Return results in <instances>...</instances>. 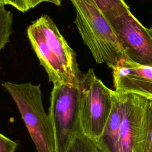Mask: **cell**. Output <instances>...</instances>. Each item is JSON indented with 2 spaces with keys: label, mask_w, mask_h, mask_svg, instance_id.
Listing matches in <instances>:
<instances>
[{
  "label": "cell",
  "mask_w": 152,
  "mask_h": 152,
  "mask_svg": "<svg viewBox=\"0 0 152 152\" xmlns=\"http://www.w3.org/2000/svg\"><path fill=\"white\" fill-rule=\"evenodd\" d=\"M148 99L112 90V107L104 130L94 142L101 152H142L147 128Z\"/></svg>",
  "instance_id": "cell-1"
},
{
  "label": "cell",
  "mask_w": 152,
  "mask_h": 152,
  "mask_svg": "<svg viewBox=\"0 0 152 152\" xmlns=\"http://www.w3.org/2000/svg\"><path fill=\"white\" fill-rule=\"evenodd\" d=\"M27 35L49 81L80 83L82 75L74 50L61 34L53 20L43 14L27 28Z\"/></svg>",
  "instance_id": "cell-2"
},
{
  "label": "cell",
  "mask_w": 152,
  "mask_h": 152,
  "mask_svg": "<svg viewBox=\"0 0 152 152\" xmlns=\"http://www.w3.org/2000/svg\"><path fill=\"white\" fill-rule=\"evenodd\" d=\"M75 9L74 23L97 64L111 69L128 59L109 21L93 0H69Z\"/></svg>",
  "instance_id": "cell-3"
},
{
  "label": "cell",
  "mask_w": 152,
  "mask_h": 152,
  "mask_svg": "<svg viewBox=\"0 0 152 152\" xmlns=\"http://www.w3.org/2000/svg\"><path fill=\"white\" fill-rule=\"evenodd\" d=\"M2 86L15 102L37 152H54L53 129L43 107L40 84L5 81Z\"/></svg>",
  "instance_id": "cell-4"
},
{
  "label": "cell",
  "mask_w": 152,
  "mask_h": 152,
  "mask_svg": "<svg viewBox=\"0 0 152 152\" xmlns=\"http://www.w3.org/2000/svg\"><path fill=\"white\" fill-rule=\"evenodd\" d=\"M80 83H55L50 94L48 115L55 142L54 152H66L82 132Z\"/></svg>",
  "instance_id": "cell-5"
},
{
  "label": "cell",
  "mask_w": 152,
  "mask_h": 152,
  "mask_svg": "<svg viewBox=\"0 0 152 152\" xmlns=\"http://www.w3.org/2000/svg\"><path fill=\"white\" fill-rule=\"evenodd\" d=\"M80 113L84 135L95 142L102 135L112 107V90L98 78L93 68L80 81Z\"/></svg>",
  "instance_id": "cell-6"
},
{
  "label": "cell",
  "mask_w": 152,
  "mask_h": 152,
  "mask_svg": "<svg viewBox=\"0 0 152 152\" xmlns=\"http://www.w3.org/2000/svg\"><path fill=\"white\" fill-rule=\"evenodd\" d=\"M128 60L152 66V31L131 12H124L109 20Z\"/></svg>",
  "instance_id": "cell-7"
},
{
  "label": "cell",
  "mask_w": 152,
  "mask_h": 152,
  "mask_svg": "<svg viewBox=\"0 0 152 152\" xmlns=\"http://www.w3.org/2000/svg\"><path fill=\"white\" fill-rule=\"evenodd\" d=\"M112 69L116 91L152 99V66L124 59Z\"/></svg>",
  "instance_id": "cell-8"
},
{
  "label": "cell",
  "mask_w": 152,
  "mask_h": 152,
  "mask_svg": "<svg viewBox=\"0 0 152 152\" xmlns=\"http://www.w3.org/2000/svg\"><path fill=\"white\" fill-rule=\"evenodd\" d=\"M107 20L129 10L125 0H93Z\"/></svg>",
  "instance_id": "cell-9"
},
{
  "label": "cell",
  "mask_w": 152,
  "mask_h": 152,
  "mask_svg": "<svg viewBox=\"0 0 152 152\" xmlns=\"http://www.w3.org/2000/svg\"><path fill=\"white\" fill-rule=\"evenodd\" d=\"M13 15L4 5L0 7V51L10 42L12 33Z\"/></svg>",
  "instance_id": "cell-10"
},
{
  "label": "cell",
  "mask_w": 152,
  "mask_h": 152,
  "mask_svg": "<svg viewBox=\"0 0 152 152\" xmlns=\"http://www.w3.org/2000/svg\"><path fill=\"white\" fill-rule=\"evenodd\" d=\"M2 1L4 5H11L22 12H27L44 2H49L56 6L61 5V0H2Z\"/></svg>",
  "instance_id": "cell-11"
},
{
  "label": "cell",
  "mask_w": 152,
  "mask_h": 152,
  "mask_svg": "<svg viewBox=\"0 0 152 152\" xmlns=\"http://www.w3.org/2000/svg\"><path fill=\"white\" fill-rule=\"evenodd\" d=\"M66 152H101L94 142L83 134L77 137Z\"/></svg>",
  "instance_id": "cell-12"
},
{
  "label": "cell",
  "mask_w": 152,
  "mask_h": 152,
  "mask_svg": "<svg viewBox=\"0 0 152 152\" xmlns=\"http://www.w3.org/2000/svg\"><path fill=\"white\" fill-rule=\"evenodd\" d=\"M147 119V135L142 152H152V99H148Z\"/></svg>",
  "instance_id": "cell-13"
},
{
  "label": "cell",
  "mask_w": 152,
  "mask_h": 152,
  "mask_svg": "<svg viewBox=\"0 0 152 152\" xmlns=\"http://www.w3.org/2000/svg\"><path fill=\"white\" fill-rule=\"evenodd\" d=\"M17 143L0 132V152H15Z\"/></svg>",
  "instance_id": "cell-14"
},
{
  "label": "cell",
  "mask_w": 152,
  "mask_h": 152,
  "mask_svg": "<svg viewBox=\"0 0 152 152\" xmlns=\"http://www.w3.org/2000/svg\"><path fill=\"white\" fill-rule=\"evenodd\" d=\"M2 5H4V4L3 3V1H2V0H0V7Z\"/></svg>",
  "instance_id": "cell-15"
},
{
  "label": "cell",
  "mask_w": 152,
  "mask_h": 152,
  "mask_svg": "<svg viewBox=\"0 0 152 152\" xmlns=\"http://www.w3.org/2000/svg\"><path fill=\"white\" fill-rule=\"evenodd\" d=\"M150 30H151V31H152V27H151V28H150Z\"/></svg>",
  "instance_id": "cell-16"
}]
</instances>
